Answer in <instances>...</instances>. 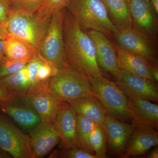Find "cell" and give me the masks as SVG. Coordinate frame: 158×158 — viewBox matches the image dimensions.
Here are the masks:
<instances>
[{
    "label": "cell",
    "mask_w": 158,
    "mask_h": 158,
    "mask_svg": "<svg viewBox=\"0 0 158 158\" xmlns=\"http://www.w3.org/2000/svg\"><path fill=\"white\" fill-rule=\"evenodd\" d=\"M150 3L157 14H158V0H150Z\"/></svg>",
    "instance_id": "36"
},
{
    "label": "cell",
    "mask_w": 158,
    "mask_h": 158,
    "mask_svg": "<svg viewBox=\"0 0 158 158\" xmlns=\"http://www.w3.org/2000/svg\"><path fill=\"white\" fill-rule=\"evenodd\" d=\"M10 93L3 84L1 79H0V101L6 99L9 96Z\"/></svg>",
    "instance_id": "32"
},
{
    "label": "cell",
    "mask_w": 158,
    "mask_h": 158,
    "mask_svg": "<svg viewBox=\"0 0 158 158\" xmlns=\"http://www.w3.org/2000/svg\"><path fill=\"white\" fill-rule=\"evenodd\" d=\"M104 3L117 28L132 27V19L127 1L105 0Z\"/></svg>",
    "instance_id": "21"
},
{
    "label": "cell",
    "mask_w": 158,
    "mask_h": 158,
    "mask_svg": "<svg viewBox=\"0 0 158 158\" xmlns=\"http://www.w3.org/2000/svg\"><path fill=\"white\" fill-rule=\"evenodd\" d=\"M135 126L118 120L107 114L103 129L113 156H121L124 152L128 141Z\"/></svg>",
    "instance_id": "12"
},
{
    "label": "cell",
    "mask_w": 158,
    "mask_h": 158,
    "mask_svg": "<svg viewBox=\"0 0 158 158\" xmlns=\"http://www.w3.org/2000/svg\"><path fill=\"white\" fill-rule=\"evenodd\" d=\"M49 88L59 98L68 102L93 95L89 78L67 63L58 69L50 79Z\"/></svg>",
    "instance_id": "3"
},
{
    "label": "cell",
    "mask_w": 158,
    "mask_h": 158,
    "mask_svg": "<svg viewBox=\"0 0 158 158\" xmlns=\"http://www.w3.org/2000/svg\"><path fill=\"white\" fill-rule=\"evenodd\" d=\"M90 79L91 90L108 115L120 121H131L127 97L116 85L104 77Z\"/></svg>",
    "instance_id": "5"
},
{
    "label": "cell",
    "mask_w": 158,
    "mask_h": 158,
    "mask_svg": "<svg viewBox=\"0 0 158 158\" xmlns=\"http://www.w3.org/2000/svg\"><path fill=\"white\" fill-rule=\"evenodd\" d=\"M116 51L120 69L138 76L155 81L153 76L152 69L153 66L156 65L151 64L146 59L138 55L119 48H116Z\"/></svg>",
    "instance_id": "19"
},
{
    "label": "cell",
    "mask_w": 158,
    "mask_h": 158,
    "mask_svg": "<svg viewBox=\"0 0 158 158\" xmlns=\"http://www.w3.org/2000/svg\"><path fill=\"white\" fill-rule=\"evenodd\" d=\"M62 10L51 16L38 50V54L44 62L51 63L57 69L66 63Z\"/></svg>",
    "instance_id": "7"
},
{
    "label": "cell",
    "mask_w": 158,
    "mask_h": 158,
    "mask_svg": "<svg viewBox=\"0 0 158 158\" xmlns=\"http://www.w3.org/2000/svg\"><path fill=\"white\" fill-rule=\"evenodd\" d=\"M28 95L41 122L54 123L59 108L64 101L50 90Z\"/></svg>",
    "instance_id": "18"
},
{
    "label": "cell",
    "mask_w": 158,
    "mask_h": 158,
    "mask_svg": "<svg viewBox=\"0 0 158 158\" xmlns=\"http://www.w3.org/2000/svg\"><path fill=\"white\" fill-rule=\"evenodd\" d=\"M5 46L6 40H0V61H2L6 57Z\"/></svg>",
    "instance_id": "34"
},
{
    "label": "cell",
    "mask_w": 158,
    "mask_h": 158,
    "mask_svg": "<svg viewBox=\"0 0 158 158\" xmlns=\"http://www.w3.org/2000/svg\"><path fill=\"white\" fill-rule=\"evenodd\" d=\"M101 1H102V2H104L105 0H101Z\"/></svg>",
    "instance_id": "39"
},
{
    "label": "cell",
    "mask_w": 158,
    "mask_h": 158,
    "mask_svg": "<svg viewBox=\"0 0 158 158\" xmlns=\"http://www.w3.org/2000/svg\"><path fill=\"white\" fill-rule=\"evenodd\" d=\"M10 92L27 94L31 87L27 65L21 70L1 79Z\"/></svg>",
    "instance_id": "23"
},
{
    "label": "cell",
    "mask_w": 158,
    "mask_h": 158,
    "mask_svg": "<svg viewBox=\"0 0 158 158\" xmlns=\"http://www.w3.org/2000/svg\"><path fill=\"white\" fill-rule=\"evenodd\" d=\"M9 36L6 29V23H0V40H6Z\"/></svg>",
    "instance_id": "33"
},
{
    "label": "cell",
    "mask_w": 158,
    "mask_h": 158,
    "mask_svg": "<svg viewBox=\"0 0 158 158\" xmlns=\"http://www.w3.org/2000/svg\"><path fill=\"white\" fill-rule=\"evenodd\" d=\"M114 37L118 48L146 59L151 64L157 65L156 53L151 40L135 28H117Z\"/></svg>",
    "instance_id": "9"
},
{
    "label": "cell",
    "mask_w": 158,
    "mask_h": 158,
    "mask_svg": "<svg viewBox=\"0 0 158 158\" xmlns=\"http://www.w3.org/2000/svg\"><path fill=\"white\" fill-rule=\"evenodd\" d=\"M129 5L134 28L150 39H153L156 37V26L150 3L145 0H130Z\"/></svg>",
    "instance_id": "17"
},
{
    "label": "cell",
    "mask_w": 158,
    "mask_h": 158,
    "mask_svg": "<svg viewBox=\"0 0 158 158\" xmlns=\"http://www.w3.org/2000/svg\"><path fill=\"white\" fill-rule=\"evenodd\" d=\"M0 148L14 158H31L28 136L0 111Z\"/></svg>",
    "instance_id": "8"
},
{
    "label": "cell",
    "mask_w": 158,
    "mask_h": 158,
    "mask_svg": "<svg viewBox=\"0 0 158 158\" xmlns=\"http://www.w3.org/2000/svg\"><path fill=\"white\" fill-rule=\"evenodd\" d=\"M13 6L11 0H0V23L7 21Z\"/></svg>",
    "instance_id": "31"
},
{
    "label": "cell",
    "mask_w": 158,
    "mask_h": 158,
    "mask_svg": "<svg viewBox=\"0 0 158 158\" xmlns=\"http://www.w3.org/2000/svg\"><path fill=\"white\" fill-rule=\"evenodd\" d=\"M58 69L51 63L44 61L38 69L37 75L38 82L49 81L51 78L57 73Z\"/></svg>",
    "instance_id": "29"
},
{
    "label": "cell",
    "mask_w": 158,
    "mask_h": 158,
    "mask_svg": "<svg viewBox=\"0 0 158 158\" xmlns=\"http://www.w3.org/2000/svg\"><path fill=\"white\" fill-rule=\"evenodd\" d=\"M62 11L66 63L89 79L102 77L93 40L66 8Z\"/></svg>",
    "instance_id": "1"
},
{
    "label": "cell",
    "mask_w": 158,
    "mask_h": 158,
    "mask_svg": "<svg viewBox=\"0 0 158 158\" xmlns=\"http://www.w3.org/2000/svg\"><path fill=\"white\" fill-rule=\"evenodd\" d=\"M127 98L129 113L132 123L136 127H150L158 129V105L143 98Z\"/></svg>",
    "instance_id": "15"
},
{
    "label": "cell",
    "mask_w": 158,
    "mask_h": 158,
    "mask_svg": "<svg viewBox=\"0 0 158 158\" xmlns=\"http://www.w3.org/2000/svg\"><path fill=\"white\" fill-rule=\"evenodd\" d=\"M84 30L114 36L117 28L101 0H69L66 7Z\"/></svg>",
    "instance_id": "2"
},
{
    "label": "cell",
    "mask_w": 158,
    "mask_h": 158,
    "mask_svg": "<svg viewBox=\"0 0 158 158\" xmlns=\"http://www.w3.org/2000/svg\"><path fill=\"white\" fill-rule=\"evenodd\" d=\"M57 157L64 158H98L84 148L77 147L58 151Z\"/></svg>",
    "instance_id": "28"
},
{
    "label": "cell",
    "mask_w": 158,
    "mask_h": 158,
    "mask_svg": "<svg viewBox=\"0 0 158 158\" xmlns=\"http://www.w3.org/2000/svg\"><path fill=\"white\" fill-rule=\"evenodd\" d=\"M0 111L28 135L41 122L40 116L26 93L10 92L6 99L0 101Z\"/></svg>",
    "instance_id": "6"
},
{
    "label": "cell",
    "mask_w": 158,
    "mask_h": 158,
    "mask_svg": "<svg viewBox=\"0 0 158 158\" xmlns=\"http://www.w3.org/2000/svg\"><path fill=\"white\" fill-rule=\"evenodd\" d=\"M54 124L60 137V149L82 147L77 134V113L68 102L61 105Z\"/></svg>",
    "instance_id": "11"
},
{
    "label": "cell",
    "mask_w": 158,
    "mask_h": 158,
    "mask_svg": "<svg viewBox=\"0 0 158 158\" xmlns=\"http://www.w3.org/2000/svg\"><path fill=\"white\" fill-rule=\"evenodd\" d=\"M143 158H158V148L157 146H155L153 149L152 150L148 153L145 155Z\"/></svg>",
    "instance_id": "35"
},
{
    "label": "cell",
    "mask_w": 158,
    "mask_h": 158,
    "mask_svg": "<svg viewBox=\"0 0 158 158\" xmlns=\"http://www.w3.org/2000/svg\"><path fill=\"white\" fill-rule=\"evenodd\" d=\"M87 33L95 45L99 66L116 78L120 70L116 49L106 36L101 32L90 30Z\"/></svg>",
    "instance_id": "14"
},
{
    "label": "cell",
    "mask_w": 158,
    "mask_h": 158,
    "mask_svg": "<svg viewBox=\"0 0 158 158\" xmlns=\"http://www.w3.org/2000/svg\"><path fill=\"white\" fill-rule=\"evenodd\" d=\"M116 83L127 97L139 98L157 102V82L120 69Z\"/></svg>",
    "instance_id": "10"
},
{
    "label": "cell",
    "mask_w": 158,
    "mask_h": 158,
    "mask_svg": "<svg viewBox=\"0 0 158 158\" xmlns=\"http://www.w3.org/2000/svg\"><path fill=\"white\" fill-rule=\"evenodd\" d=\"M69 0H44L42 6L35 13L37 20L45 22L53 15L66 7Z\"/></svg>",
    "instance_id": "26"
},
{
    "label": "cell",
    "mask_w": 158,
    "mask_h": 158,
    "mask_svg": "<svg viewBox=\"0 0 158 158\" xmlns=\"http://www.w3.org/2000/svg\"><path fill=\"white\" fill-rule=\"evenodd\" d=\"M68 102L77 114L86 116L102 128L103 127L107 113L93 95L84 97Z\"/></svg>",
    "instance_id": "20"
},
{
    "label": "cell",
    "mask_w": 158,
    "mask_h": 158,
    "mask_svg": "<svg viewBox=\"0 0 158 158\" xmlns=\"http://www.w3.org/2000/svg\"><path fill=\"white\" fill-rule=\"evenodd\" d=\"M88 143L92 152L98 158H108L106 136L101 127L97 126L92 131L89 137Z\"/></svg>",
    "instance_id": "25"
},
{
    "label": "cell",
    "mask_w": 158,
    "mask_h": 158,
    "mask_svg": "<svg viewBox=\"0 0 158 158\" xmlns=\"http://www.w3.org/2000/svg\"><path fill=\"white\" fill-rule=\"evenodd\" d=\"M98 125L88 117L77 114V134L79 143L82 147L93 154L89 146L88 140L92 131Z\"/></svg>",
    "instance_id": "24"
},
{
    "label": "cell",
    "mask_w": 158,
    "mask_h": 158,
    "mask_svg": "<svg viewBox=\"0 0 158 158\" xmlns=\"http://www.w3.org/2000/svg\"><path fill=\"white\" fill-rule=\"evenodd\" d=\"M49 19L45 22L39 21L36 18L35 13L13 5L6 22V29L9 36L38 50Z\"/></svg>",
    "instance_id": "4"
},
{
    "label": "cell",
    "mask_w": 158,
    "mask_h": 158,
    "mask_svg": "<svg viewBox=\"0 0 158 158\" xmlns=\"http://www.w3.org/2000/svg\"><path fill=\"white\" fill-rule=\"evenodd\" d=\"M14 6L26 11L36 13L40 8L44 0H11Z\"/></svg>",
    "instance_id": "30"
},
{
    "label": "cell",
    "mask_w": 158,
    "mask_h": 158,
    "mask_svg": "<svg viewBox=\"0 0 158 158\" xmlns=\"http://www.w3.org/2000/svg\"><path fill=\"white\" fill-rule=\"evenodd\" d=\"M145 1H146V2H150V0H145Z\"/></svg>",
    "instance_id": "37"
},
{
    "label": "cell",
    "mask_w": 158,
    "mask_h": 158,
    "mask_svg": "<svg viewBox=\"0 0 158 158\" xmlns=\"http://www.w3.org/2000/svg\"><path fill=\"white\" fill-rule=\"evenodd\" d=\"M5 51L6 56L9 59L27 62L38 55L37 49L11 36L6 40Z\"/></svg>",
    "instance_id": "22"
},
{
    "label": "cell",
    "mask_w": 158,
    "mask_h": 158,
    "mask_svg": "<svg viewBox=\"0 0 158 158\" xmlns=\"http://www.w3.org/2000/svg\"><path fill=\"white\" fill-rule=\"evenodd\" d=\"M28 63L12 60L6 56L0 61V79L21 70Z\"/></svg>",
    "instance_id": "27"
},
{
    "label": "cell",
    "mask_w": 158,
    "mask_h": 158,
    "mask_svg": "<svg viewBox=\"0 0 158 158\" xmlns=\"http://www.w3.org/2000/svg\"><path fill=\"white\" fill-rule=\"evenodd\" d=\"M31 147V158H41L50 152L60 142L53 123L41 122L28 135Z\"/></svg>",
    "instance_id": "13"
},
{
    "label": "cell",
    "mask_w": 158,
    "mask_h": 158,
    "mask_svg": "<svg viewBox=\"0 0 158 158\" xmlns=\"http://www.w3.org/2000/svg\"><path fill=\"white\" fill-rule=\"evenodd\" d=\"M158 144V133L155 129L147 126L135 127L121 157L128 158L143 155Z\"/></svg>",
    "instance_id": "16"
},
{
    "label": "cell",
    "mask_w": 158,
    "mask_h": 158,
    "mask_svg": "<svg viewBox=\"0 0 158 158\" xmlns=\"http://www.w3.org/2000/svg\"><path fill=\"white\" fill-rule=\"evenodd\" d=\"M129 3L130 0H126Z\"/></svg>",
    "instance_id": "38"
}]
</instances>
